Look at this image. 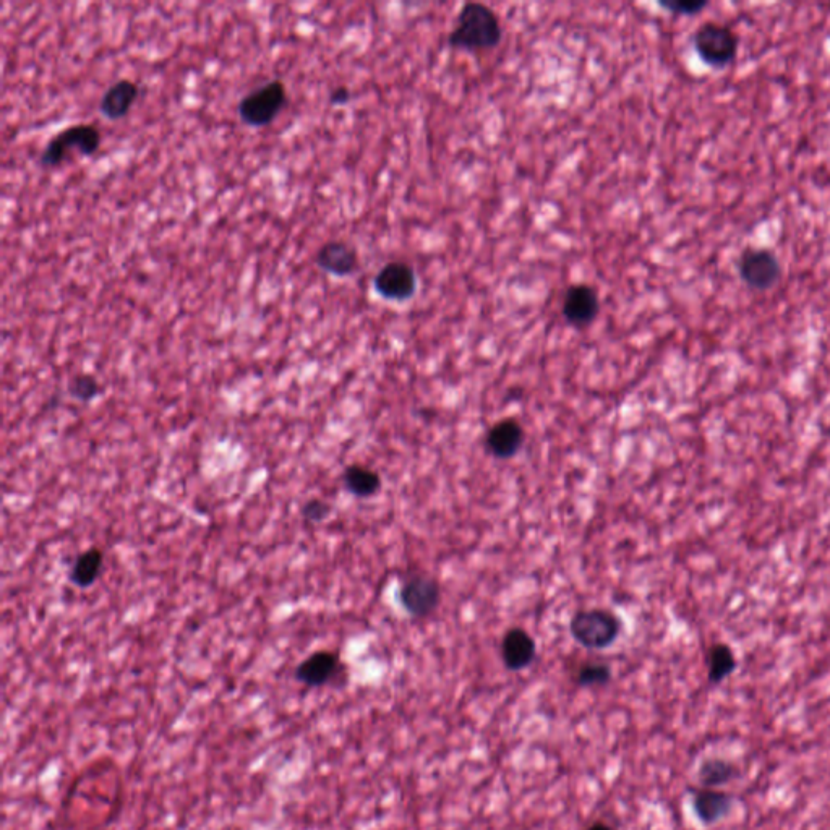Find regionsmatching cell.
<instances>
[{
  "mask_svg": "<svg viewBox=\"0 0 830 830\" xmlns=\"http://www.w3.org/2000/svg\"><path fill=\"white\" fill-rule=\"evenodd\" d=\"M571 634L586 649H605L617 641L621 631L620 618L615 613L594 608L576 613L571 620Z\"/></svg>",
  "mask_w": 830,
  "mask_h": 830,
  "instance_id": "5b68a950",
  "label": "cell"
},
{
  "mask_svg": "<svg viewBox=\"0 0 830 830\" xmlns=\"http://www.w3.org/2000/svg\"><path fill=\"white\" fill-rule=\"evenodd\" d=\"M662 9L676 15H696L706 9V0H673V2H660Z\"/></svg>",
  "mask_w": 830,
  "mask_h": 830,
  "instance_id": "603a6c76",
  "label": "cell"
},
{
  "mask_svg": "<svg viewBox=\"0 0 830 830\" xmlns=\"http://www.w3.org/2000/svg\"><path fill=\"white\" fill-rule=\"evenodd\" d=\"M738 668L735 651L727 642H715L707 651V680L711 685H722Z\"/></svg>",
  "mask_w": 830,
  "mask_h": 830,
  "instance_id": "ac0fdd59",
  "label": "cell"
},
{
  "mask_svg": "<svg viewBox=\"0 0 830 830\" xmlns=\"http://www.w3.org/2000/svg\"><path fill=\"white\" fill-rule=\"evenodd\" d=\"M693 46L704 64L712 69L722 70L735 60L740 39L730 26L706 22L694 33Z\"/></svg>",
  "mask_w": 830,
  "mask_h": 830,
  "instance_id": "3957f363",
  "label": "cell"
},
{
  "mask_svg": "<svg viewBox=\"0 0 830 830\" xmlns=\"http://www.w3.org/2000/svg\"><path fill=\"white\" fill-rule=\"evenodd\" d=\"M101 391L103 388L99 385V381L90 373L75 375L69 383L70 396L82 403H91L93 399L98 398Z\"/></svg>",
  "mask_w": 830,
  "mask_h": 830,
  "instance_id": "ffe728a7",
  "label": "cell"
},
{
  "mask_svg": "<svg viewBox=\"0 0 830 830\" xmlns=\"http://www.w3.org/2000/svg\"><path fill=\"white\" fill-rule=\"evenodd\" d=\"M503 38L500 18L490 7L467 2L459 10L458 22L448 36V46L461 51H492Z\"/></svg>",
  "mask_w": 830,
  "mask_h": 830,
  "instance_id": "6da1fadb",
  "label": "cell"
},
{
  "mask_svg": "<svg viewBox=\"0 0 830 830\" xmlns=\"http://www.w3.org/2000/svg\"><path fill=\"white\" fill-rule=\"evenodd\" d=\"M537 657V646L531 634L522 628H511L501 641V659L508 670L521 672Z\"/></svg>",
  "mask_w": 830,
  "mask_h": 830,
  "instance_id": "4fadbf2b",
  "label": "cell"
},
{
  "mask_svg": "<svg viewBox=\"0 0 830 830\" xmlns=\"http://www.w3.org/2000/svg\"><path fill=\"white\" fill-rule=\"evenodd\" d=\"M343 660L338 652L317 651L302 660L296 667V680L307 688H323L343 673Z\"/></svg>",
  "mask_w": 830,
  "mask_h": 830,
  "instance_id": "30bf717a",
  "label": "cell"
},
{
  "mask_svg": "<svg viewBox=\"0 0 830 830\" xmlns=\"http://www.w3.org/2000/svg\"><path fill=\"white\" fill-rule=\"evenodd\" d=\"M741 279L753 291L766 292L782 278V266L775 253L767 249H748L740 258Z\"/></svg>",
  "mask_w": 830,
  "mask_h": 830,
  "instance_id": "8992f818",
  "label": "cell"
},
{
  "mask_svg": "<svg viewBox=\"0 0 830 830\" xmlns=\"http://www.w3.org/2000/svg\"><path fill=\"white\" fill-rule=\"evenodd\" d=\"M698 782L704 788L725 787L735 782L741 775L740 767L736 762L722 756H709L702 759L698 767Z\"/></svg>",
  "mask_w": 830,
  "mask_h": 830,
  "instance_id": "2e32d148",
  "label": "cell"
},
{
  "mask_svg": "<svg viewBox=\"0 0 830 830\" xmlns=\"http://www.w3.org/2000/svg\"><path fill=\"white\" fill-rule=\"evenodd\" d=\"M373 286L385 300L406 302L417 291V274L404 261H390L378 271Z\"/></svg>",
  "mask_w": 830,
  "mask_h": 830,
  "instance_id": "52a82bcc",
  "label": "cell"
},
{
  "mask_svg": "<svg viewBox=\"0 0 830 830\" xmlns=\"http://www.w3.org/2000/svg\"><path fill=\"white\" fill-rule=\"evenodd\" d=\"M612 680V670L605 664H586L579 668L576 683L581 688L604 686Z\"/></svg>",
  "mask_w": 830,
  "mask_h": 830,
  "instance_id": "44dd1931",
  "label": "cell"
},
{
  "mask_svg": "<svg viewBox=\"0 0 830 830\" xmlns=\"http://www.w3.org/2000/svg\"><path fill=\"white\" fill-rule=\"evenodd\" d=\"M351 101V90L347 86H338L331 91L330 103L333 106H344Z\"/></svg>",
  "mask_w": 830,
  "mask_h": 830,
  "instance_id": "cb8c5ba5",
  "label": "cell"
},
{
  "mask_svg": "<svg viewBox=\"0 0 830 830\" xmlns=\"http://www.w3.org/2000/svg\"><path fill=\"white\" fill-rule=\"evenodd\" d=\"M587 830H615L613 827L608 826L605 822H594L591 827Z\"/></svg>",
  "mask_w": 830,
  "mask_h": 830,
  "instance_id": "d4e9b609",
  "label": "cell"
},
{
  "mask_svg": "<svg viewBox=\"0 0 830 830\" xmlns=\"http://www.w3.org/2000/svg\"><path fill=\"white\" fill-rule=\"evenodd\" d=\"M101 148V132L93 124L70 125L49 140L39 164L44 169H54L69 159V151L77 150L82 156H93Z\"/></svg>",
  "mask_w": 830,
  "mask_h": 830,
  "instance_id": "7a4b0ae2",
  "label": "cell"
},
{
  "mask_svg": "<svg viewBox=\"0 0 830 830\" xmlns=\"http://www.w3.org/2000/svg\"><path fill=\"white\" fill-rule=\"evenodd\" d=\"M344 487L347 492L357 498H370L377 495L381 488V477L378 472L360 464L346 467L343 474Z\"/></svg>",
  "mask_w": 830,
  "mask_h": 830,
  "instance_id": "d6986e66",
  "label": "cell"
},
{
  "mask_svg": "<svg viewBox=\"0 0 830 830\" xmlns=\"http://www.w3.org/2000/svg\"><path fill=\"white\" fill-rule=\"evenodd\" d=\"M524 443V428L516 419H503L493 425L487 433L488 453L498 459H510L518 454Z\"/></svg>",
  "mask_w": 830,
  "mask_h": 830,
  "instance_id": "5bb4252c",
  "label": "cell"
},
{
  "mask_svg": "<svg viewBox=\"0 0 830 830\" xmlns=\"http://www.w3.org/2000/svg\"><path fill=\"white\" fill-rule=\"evenodd\" d=\"M138 96H140V88L137 83L132 80H119L107 88L103 98L99 101V112L109 120L124 119Z\"/></svg>",
  "mask_w": 830,
  "mask_h": 830,
  "instance_id": "9a60e30c",
  "label": "cell"
},
{
  "mask_svg": "<svg viewBox=\"0 0 830 830\" xmlns=\"http://www.w3.org/2000/svg\"><path fill=\"white\" fill-rule=\"evenodd\" d=\"M399 600L412 617H427L440 604V584L428 574H417L404 582L399 591Z\"/></svg>",
  "mask_w": 830,
  "mask_h": 830,
  "instance_id": "9c48e42d",
  "label": "cell"
},
{
  "mask_svg": "<svg viewBox=\"0 0 830 830\" xmlns=\"http://www.w3.org/2000/svg\"><path fill=\"white\" fill-rule=\"evenodd\" d=\"M561 313L574 328H589L600 313V299L595 287L586 283L571 284L563 297Z\"/></svg>",
  "mask_w": 830,
  "mask_h": 830,
  "instance_id": "ba28073f",
  "label": "cell"
},
{
  "mask_svg": "<svg viewBox=\"0 0 830 830\" xmlns=\"http://www.w3.org/2000/svg\"><path fill=\"white\" fill-rule=\"evenodd\" d=\"M330 514V503L326 500H321V498H310L309 501H305L302 510H300V516H302L305 522H309V524H320Z\"/></svg>",
  "mask_w": 830,
  "mask_h": 830,
  "instance_id": "7402d4cb",
  "label": "cell"
},
{
  "mask_svg": "<svg viewBox=\"0 0 830 830\" xmlns=\"http://www.w3.org/2000/svg\"><path fill=\"white\" fill-rule=\"evenodd\" d=\"M104 553L101 548L91 547L80 553L70 566L69 579L73 586L88 589L103 573Z\"/></svg>",
  "mask_w": 830,
  "mask_h": 830,
  "instance_id": "e0dca14e",
  "label": "cell"
},
{
  "mask_svg": "<svg viewBox=\"0 0 830 830\" xmlns=\"http://www.w3.org/2000/svg\"><path fill=\"white\" fill-rule=\"evenodd\" d=\"M287 101L289 98L284 83L281 80H271L240 99V120L253 129L268 127L287 106Z\"/></svg>",
  "mask_w": 830,
  "mask_h": 830,
  "instance_id": "277c9868",
  "label": "cell"
},
{
  "mask_svg": "<svg viewBox=\"0 0 830 830\" xmlns=\"http://www.w3.org/2000/svg\"><path fill=\"white\" fill-rule=\"evenodd\" d=\"M691 806L702 826L711 827L725 821L733 813L735 796L720 788L699 787L691 792Z\"/></svg>",
  "mask_w": 830,
  "mask_h": 830,
  "instance_id": "8fae6325",
  "label": "cell"
},
{
  "mask_svg": "<svg viewBox=\"0 0 830 830\" xmlns=\"http://www.w3.org/2000/svg\"><path fill=\"white\" fill-rule=\"evenodd\" d=\"M318 268L336 278H347L359 270V253L343 240L321 245L315 257Z\"/></svg>",
  "mask_w": 830,
  "mask_h": 830,
  "instance_id": "7c38bea8",
  "label": "cell"
}]
</instances>
